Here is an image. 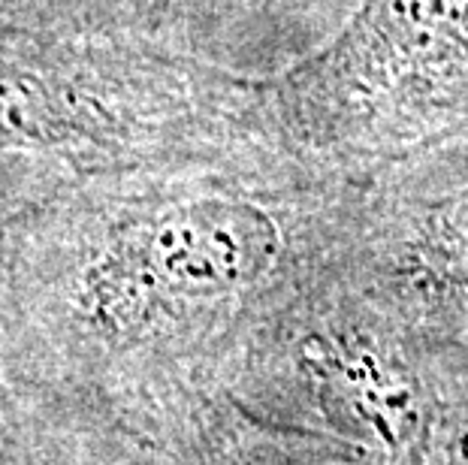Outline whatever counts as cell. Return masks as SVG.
<instances>
[{"label": "cell", "instance_id": "6da1fadb", "mask_svg": "<svg viewBox=\"0 0 468 465\" xmlns=\"http://www.w3.org/2000/svg\"><path fill=\"white\" fill-rule=\"evenodd\" d=\"M236 115L230 79L157 34L0 37V152L76 179L218 157Z\"/></svg>", "mask_w": 468, "mask_h": 465}, {"label": "cell", "instance_id": "7a4b0ae2", "mask_svg": "<svg viewBox=\"0 0 468 465\" xmlns=\"http://www.w3.org/2000/svg\"><path fill=\"white\" fill-rule=\"evenodd\" d=\"M333 408L347 427L384 448H399L420 417V396L399 363L368 344H347L324 363Z\"/></svg>", "mask_w": 468, "mask_h": 465}, {"label": "cell", "instance_id": "3957f363", "mask_svg": "<svg viewBox=\"0 0 468 465\" xmlns=\"http://www.w3.org/2000/svg\"><path fill=\"white\" fill-rule=\"evenodd\" d=\"M166 13L154 0H0V37L157 34Z\"/></svg>", "mask_w": 468, "mask_h": 465}, {"label": "cell", "instance_id": "277c9868", "mask_svg": "<svg viewBox=\"0 0 468 465\" xmlns=\"http://www.w3.org/2000/svg\"><path fill=\"white\" fill-rule=\"evenodd\" d=\"M67 179L64 170L43 164L37 157L0 152V465H22V432L25 420L18 414L4 375V281H6V251L9 230L16 215L27 203L48 191L52 185Z\"/></svg>", "mask_w": 468, "mask_h": 465}, {"label": "cell", "instance_id": "5b68a950", "mask_svg": "<svg viewBox=\"0 0 468 465\" xmlns=\"http://www.w3.org/2000/svg\"><path fill=\"white\" fill-rule=\"evenodd\" d=\"M423 254L444 281L468 287V194L451 196L426 217Z\"/></svg>", "mask_w": 468, "mask_h": 465}, {"label": "cell", "instance_id": "8992f818", "mask_svg": "<svg viewBox=\"0 0 468 465\" xmlns=\"http://www.w3.org/2000/svg\"><path fill=\"white\" fill-rule=\"evenodd\" d=\"M447 450H451V462L453 465H468V405L456 414L453 429H451V441H447Z\"/></svg>", "mask_w": 468, "mask_h": 465}, {"label": "cell", "instance_id": "52a82bcc", "mask_svg": "<svg viewBox=\"0 0 468 465\" xmlns=\"http://www.w3.org/2000/svg\"><path fill=\"white\" fill-rule=\"evenodd\" d=\"M200 465H248L245 460H236V457H224V453H206L200 460Z\"/></svg>", "mask_w": 468, "mask_h": 465}, {"label": "cell", "instance_id": "ba28073f", "mask_svg": "<svg viewBox=\"0 0 468 465\" xmlns=\"http://www.w3.org/2000/svg\"><path fill=\"white\" fill-rule=\"evenodd\" d=\"M157 4H161V9L169 16V13H173V4H176V0H157Z\"/></svg>", "mask_w": 468, "mask_h": 465}]
</instances>
